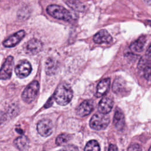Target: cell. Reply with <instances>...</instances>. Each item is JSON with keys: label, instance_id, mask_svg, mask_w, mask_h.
<instances>
[{"label": "cell", "instance_id": "6da1fadb", "mask_svg": "<svg viewBox=\"0 0 151 151\" xmlns=\"http://www.w3.org/2000/svg\"><path fill=\"white\" fill-rule=\"evenodd\" d=\"M73 95V93L71 87L68 84L63 83L58 86L53 97L57 104L64 106L70 102Z\"/></svg>", "mask_w": 151, "mask_h": 151}, {"label": "cell", "instance_id": "7a4b0ae2", "mask_svg": "<svg viewBox=\"0 0 151 151\" xmlns=\"http://www.w3.org/2000/svg\"><path fill=\"white\" fill-rule=\"evenodd\" d=\"M47 12L52 17L69 21L72 19L71 13L62 6L58 5H50L47 8Z\"/></svg>", "mask_w": 151, "mask_h": 151}, {"label": "cell", "instance_id": "3957f363", "mask_svg": "<svg viewBox=\"0 0 151 151\" xmlns=\"http://www.w3.org/2000/svg\"><path fill=\"white\" fill-rule=\"evenodd\" d=\"M110 122V118L107 114L101 113L94 114L90 120V126L93 129L100 130L106 129Z\"/></svg>", "mask_w": 151, "mask_h": 151}, {"label": "cell", "instance_id": "277c9868", "mask_svg": "<svg viewBox=\"0 0 151 151\" xmlns=\"http://www.w3.org/2000/svg\"><path fill=\"white\" fill-rule=\"evenodd\" d=\"M40 85L37 80L31 82L27 86L22 93L21 97L23 101L27 103H31L35 99L39 91Z\"/></svg>", "mask_w": 151, "mask_h": 151}, {"label": "cell", "instance_id": "5b68a950", "mask_svg": "<svg viewBox=\"0 0 151 151\" xmlns=\"http://www.w3.org/2000/svg\"><path fill=\"white\" fill-rule=\"evenodd\" d=\"M13 65L14 58L10 55L5 60L0 70V79L8 80L10 78L12 74Z\"/></svg>", "mask_w": 151, "mask_h": 151}, {"label": "cell", "instance_id": "8992f818", "mask_svg": "<svg viewBox=\"0 0 151 151\" xmlns=\"http://www.w3.org/2000/svg\"><path fill=\"white\" fill-rule=\"evenodd\" d=\"M138 69L142 75L149 80L151 77V60L147 56L142 57L138 64Z\"/></svg>", "mask_w": 151, "mask_h": 151}, {"label": "cell", "instance_id": "52a82bcc", "mask_svg": "<svg viewBox=\"0 0 151 151\" xmlns=\"http://www.w3.org/2000/svg\"><path fill=\"white\" fill-rule=\"evenodd\" d=\"M37 129L41 136L47 137L52 133L53 125L52 122L49 119H42L38 123Z\"/></svg>", "mask_w": 151, "mask_h": 151}, {"label": "cell", "instance_id": "ba28073f", "mask_svg": "<svg viewBox=\"0 0 151 151\" xmlns=\"http://www.w3.org/2000/svg\"><path fill=\"white\" fill-rule=\"evenodd\" d=\"M32 70L31 64L26 60L21 61L18 63L15 68V71L17 76L21 78L28 76Z\"/></svg>", "mask_w": 151, "mask_h": 151}, {"label": "cell", "instance_id": "9c48e42d", "mask_svg": "<svg viewBox=\"0 0 151 151\" xmlns=\"http://www.w3.org/2000/svg\"><path fill=\"white\" fill-rule=\"evenodd\" d=\"M42 42L36 38H32L28 41L24 48L25 52L30 55L37 54L42 50Z\"/></svg>", "mask_w": 151, "mask_h": 151}, {"label": "cell", "instance_id": "30bf717a", "mask_svg": "<svg viewBox=\"0 0 151 151\" xmlns=\"http://www.w3.org/2000/svg\"><path fill=\"white\" fill-rule=\"evenodd\" d=\"M94 106L91 100H84L77 108L76 113L80 117L88 115L93 110Z\"/></svg>", "mask_w": 151, "mask_h": 151}, {"label": "cell", "instance_id": "8fae6325", "mask_svg": "<svg viewBox=\"0 0 151 151\" xmlns=\"http://www.w3.org/2000/svg\"><path fill=\"white\" fill-rule=\"evenodd\" d=\"M25 32L23 30H20L13 35L9 37L3 42V45L5 47H12L16 45L25 36Z\"/></svg>", "mask_w": 151, "mask_h": 151}, {"label": "cell", "instance_id": "7c38bea8", "mask_svg": "<svg viewBox=\"0 0 151 151\" xmlns=\"http://www.w3.org/2000/svg\"><path fill=\"white\" fill-rule=\"evenodd\" d=\"M113 106V101L108 97H103L99 103L98 110L99 113L107 114L111 110Z\"/></svg>", "mask_w": 151, "mask_h": 151}, {"label": "cell", "instance_id": "4fadbf2b", "mask_svg": "<svg viewBox=\"0 0 151 151\" xmlns=\"http://www.w3.org/2000/svg\"><path fill=\"white\" fill-rule=\"evenodd\" d=\"M93 41L97 44L110 43L112 41V37L107 30L101 29L94 35Z\"/></svg>", "mask_w": 151, "mask_h": 151}, {"label": "cell", "instance_id": "5bb4252c", "mask_svg": "<svg viewBox=\"0 0 151 151\" xmlns=\"http://www.w3.org/2000/svg\"><path fill=\"white\" fill-rule=\"evenodd\" d=\"M113 124L118 130H122L125 124L124 116L123 111L119 108H116L114 118H113Z\"/></svg>", "mask_w": 151, "mask_h": 151}, {"label": "cell", "instance_id": "9a60e30c", "mask_svg": "<svg viewBox=\"0 0 151 151\" xmlns=\"http://www.w3.org/2000/svg\"><path fill=\"white\" fill-rule=\"evenodd\" d=\"M110 84V79L109 78H106L101 80L97 86L96 96L97 97H100L106 94L109 89Z\"/></svg>", "mask_w": 151, "mask_h": 151}, {"label": "cell", "instance_id": "2e32d148", "mask_svg": "<svg viewBox=\"0 0 151 151\" xmlns=\"http://www.w3.org/2000/svg\"><path fill=\"white\" fill-rule=\"evenodd\" d=\"M126 90V84L124 80L121 77L116 78L113 84V91L116 94H120Z\"/></svg>", "mask_w": 151, "mask_h": 151}, {"label": "cell", "instance_id": "e0dca14e", "mask_svg": "<svg viewBox=\"0 0 151 151\" xmlns=\"http://www.w3.org/2000/svg\"><path fill=\"white\" fill-rule=\"evenodd\" d=\"M146 41V40L145 36H142L139 37L137 40L134 41L130 44V50L133 52H141L143 49Z\"/></svg>", "mask_w": 151, "mask_h": 151}, {"label": "cell", "instance_id": "ac0fdd59", "mask_svg": "<svg viewBox=\"0 0 151 151\" xmlns=\"http://www.w3.org/2000/svg\"><path fill=\"white\" fill-rule=\"evenodd\" d=\"M14 144L18 149L21 151H23L27 148L29 145V140L27 137L22 135L15 139Z\"/></svg>", "mask_w": 151, "mask_h": 151}, {"label": "cell", "instance_id": "d6986e66", "mask_svg": "<svg viewBox=\"0 0 151 151\" xmlns=\"http://www.w3.org/2000/svg\"><path fill=\"white\" fill-rule=\"evenodd\" d=\"M100 150L99 144L95 140L88 141L84 147V151H100Z\"/></svg>", "mask_w": 151, "mask_h": 151}, {"label": "cell", "instance_id": "ffe728a7", "mask_svg": "<svg viewBox=\"0 0 151 151\" xmlns=\"http://www.w3.org/2000/svg\"><path fill=\"white\" fill-rule=\"evenodd\" d=\"M57 65L56 63L54 60L51 58H49L46 62L45 70L48 74H52L54 73L55 71H56Z\"/></svg>", "mask_w": 151, "mask_h": 151}, {"label": "cell", "instance_id": "44dd1931", "mask_svg": "<svg viewBox=\"0 0 151 151\" xmlns=\"http://www.w3.org/2000/svg\"><path fill=\"white\" fill-rule=\"evenodd\" d=\"M71 136L68 134L66 133H62L57 136L56 138L55 143L57 145L61 146L65 143H67L71 139Z\"/></svg>", "mask_w": 151, "mask_h": 151}, {"label": "cell", "instance_id": "7402d4cb", "mask_svg": "<svg viewBox=\"0 0 151 151\" xmlns=\"http://www.w3.org/2000/svg\"><path fill=\"white\" fill-rule=\"evenodd\" d=\"M127 151H142V147L139 144L134 143L128 147Z\"/></svg>", "mask_w": 151, "mask_h": 151}, {"label": "cell", "instance_id": "603a6c76", "mask_svg": "<svg viewBox=\"0 0 151 151\" xmlns=\"http://www.w3.org/2000/svg\"><path fill=\"white\" fill-rule=\"evenodd\" d=\"M58 151H78V149L77 146L73 145H70L64 147Z\"/></svg>", "mask_w": 151, "mask_h": 151}, {"label": "cell", "instance_id": "cb8c5ba5", "mask_svg": "<svg viewBox=\"0 0 151 151\" xmlns=\"http://www.w3.org/2000/svg\"><path fill=\"white\" fill-rule=\"evenodd\" d=\"M109 151H117V148L116 145L110 144L109 149Z\"/></svg>", "mask_w": 151, "mask_h": 151}, {"label": "cell", "instance_id": "d4e9b609", "mask_svg": "<svg viewBox=\"0 0 151 151\" xmlns=\"http://www.w3.org/2000/svg\"><path fill=\"white\" fill-rule=\"evenodd\" d=\"M146 55L148 57H151V44L149 46L148 48L147 49L146 51Z\"/></svg>", "mask_w": 151, "mask_h": 151}, {"label": "cell", "instance_id": "484cf974", "mask_svg": "<svg viewBox=\"0 0 151 151\" xmlns=\"http://www.w3.org/2000/svg\"><path fill=\"white\" fill-rule=\"evenodd\" d=\"M146 23H147V24H148L150 26H151V21H147Z\"/></svg>", "mask_w": 151, "mask_h": 151}, {"label": "cell", "instance_id": "4316f807", "mask_svg": "<svg viewBox=\"0 0 151 151\" xmlns=\"http://www.w3.org/2000/svg\"><path fill=\"white\" fill-rule=\"evenodd\" d=\"M148 151H151V147L149 148V150Z\"/></svg>", "mask_w": 151, "mask_h": 151}]
</instances>
